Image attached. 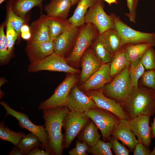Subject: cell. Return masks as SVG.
<instances>
[{
    "instance_id": "obj_1",
    "label": "cell",
    "mask_w": 155,
    "mask_h": 155,
    "mask_svg": "<svg viewBox=\"0 0 155 155\" xmlns=\"http://www.w3.org/2000/svg\"><path fill=\"white\" fill-rule=\"evenodd\" d=\"M42 118L49 142L45 151L52 155H61L63 147V134L62 132L64 118L69 111L65 106L45 109Z\"/></svg>"
},
{
    "instance_id": "obj_2",
    "label": "cell",
    "mask_w": 155,
    "mask_h": 155,
    "mask_svg": "<svg viewBox=\"0 0 155 155\" xmlns=\"http://www.w3.org/2000/svg\"><path fill=\"white\" fill-rule=\"evenodd\" d=\"M121 104L129 119L140 115H153L155 110V92L138 86V88Z\"/></svg>"
},
{
    "instance_id": "obj_3",
    "label": "cell",
    "mask_w": 155,
    "mask_h": 155,
    "mask_svg": "<svg viewBox=\"0 0 155 155\" xmlns=\"http://www.w3.org/2000/svg\"><path fill=\"white\" fill-rule=\"evenodd\" d=\"M130 64L101 89L105 96L120 104L125 101L136 90L133 89L131 84L129 74Z\"/></svg>"
},
{
    "instance_id": "obj_4",
    "label": "cell",
    "mask_w": 155,
    "mask_h": 155,
    "mask_svg": "<svg viewBox=\"0 0 155 155\" xmlns=\"http://www.w3.org/2000/svg\"><path fill=\"white\" fill-rule=\"evenodd\" d=\"M99 35L98 29L92 24L85 23L80 27L72 51L65 58L67 63L78 65L85 51Z\"/></svg>"
},
{
    "instance_id": "obj_5",
    "label": "cell",
    "mask_w": 155,
    "mask_h": 155,
    "mask_svg": "<svg viewBox=\"0 0 155 155\" xmlns=\"http://www.w3.org/2000/svg\"><path fill=\"white\" fill-rule=\"evenodd\" d=\"M114 28L120 35L124 45L144 43L155 47V33L143 32L133 29L112 13Z\"/></svg>"
},
{
    "instance_id": "obj_6",
    "label": "cell",
    "mask_w": 155,
    "mask_h": 155,
    "mask_svg": "<svg viewBox=\"0 0 155 155\" xmlns=\"http://www.w3.org/2000/svg\"><path fill=\"white\" fill-rule=\"evenodd\" d=\"M85 113L100 130L102 140L108 141L114 127L121 119L113 113L98 107L91 108Z\"/></svg>"
},
{
    "instance_id": "obj_7",
    "label": "cell",
    "mask_w": 155,
    "mask_h": 155,
    "mask_svg": "<svg viewBox=\"0 0 155 155\" xmlns=\"http://www.w3.org/2000/svg\"><path fill=\"white\" fill-rule=\"evenodd\" d=\"M90 119L85 113L69 110L64 119L63 127L64 148L67 149Z\"/></svg>"
},
{
    "instance_id": "obj_8",
    "label": "cell",
    "mask_w": 155,
    "mask_h": 155,
    "mask_svg": "<svg viewBox=\"0 0 155 155\" xmlns=\"http://www.w3.org/2000/svg\"><path fill=\"white\" fill-rule=\"evenodd\" d=\"M0 103L6 111L5 118L8 115L15 118L18 121L20 127L28 130L38 138L41 142L40 148L46 150L49 140L44 125H37L33 123L30 120L27 115L14 109L5 101L0 102Z\"/></svg>"
},
{
    "instance_id": "obj_9",
    "label": "cell",
    "mask_w": 155,
    "mask_h": 155,
    "mask_svg": "<svg viewBox=\"0 0 155 155\" xmlns=\"http://www.w3.org/2000/svg\"><path fill=\"white\" fill-rule=\"evenodd\" d=\"M77 81L74 74H71L65 78L49 98L40 104L38 109H45L65 106L70 92Z\"/></svg>"
},
{
    "instance_id": "obj_10",
    "label": "cell",
    "mask_w": 155,
    "mask_h": 155,
    "mask_svg": "<svg viewBox=\"0 0 155 155\" xmlns=\"http://www.w3.org/2000/svg\"><path fill=\"white\" fill-rule=\"evenodd\" d=\"M46 70L63 72L71 74L79 72V70L68 65L64 57L54 52L43 59L35 63H30L28 71L36 72Z\"/></svg>"
},
{
    "instance_id": "obj_11",
    "label": "cell",
    "mask_w": 155,
    "mask_h": 155,
    "mask_svg": "<svg viewBox=\"0 0 155 155\" xmlns=\"http://www.w3.org/2000/svg\"><path fill=\"white\" fill-rule=\"evenodd\" d=\"M104 6L102 0H97L89 8L85 17V23H90L94 25L100 34L114 26L112 13L107 15L104 10Z\"/></svg>"
},
{
    "instance_id": "obj_12",
    "label": "cell",
    "mask_w": 155,
    "mask_h": 155,
    "mask_svg": "<svg viewBox=\"0 0 155 155\" xmlns=\"http://www.w3.org/2000/svg\"><path fill=\"white\" fill-rule=\"evenodd\" d=\"M85 94L93 100L97 107L113 113L120 119H129L121 104L114 100L105 96L101 89L86 92Z\"/></svg>"
},
{
    "instance_id": "obj_13",
    "label": "cell",
    "mask_w": 155,
    "mask_h": 155,
    "mask_svg": "<svg viewBox=\"0 0 155 155\" xmlns=\"http://www.w3.org/2000/svg\"><path fill=\"white\" fill-rule=\"evenodd\" d=\"M69 110L85 113L97 107L93 100L83 93L76 85L71 89L65 105Z\"/></svg>"
},
{
    "instance_id": "obj_14",
    "label": "cell",
    "mask_w": 155,
    "mask_h": 155,
    "mask_svg": "<svg viewBox=\"0 0 155 155\" xmlns=\"http://www.w3.org/2000/svg\"><path fill=\"white\" fill-rule=\"evenodd\" d=\"M150 117L140 115L128 120L131 129L137 137L139 142L149 148L152 139L149 125Z\"/></svg>"
},
{
    "instance_id": "obj_15",
    "label": "cell",
    "mask_w": 155,
    "mask_h": 155,
    "mask_svg": "<svg viewBox=\"0 0 155 155\" xmlns=\"http://www.w3.org/2000/svg\"><path fill=\"white\" fill-rule=\"evenodd\" d=\"M111 62L103 63L100 68L80 87L82 92L102 89L112 80L110 71Z\"/></svg>"
},
{
    "instance_id": "obj_16",
    "label": "cell",
    "mask_w": 155,
    "mask_h": 155,
    "mask_svg": "<svg viewBox=\"0 0 155 155\" xmlns=\"http://www.w3.org/2000/svg\"><path fill=\"white\" fill-rule=\"evenodd\" d=\"M54 41L40 42L28 40L25 50L30 63L43 59L54 52Z\"/></svg>"
},
{
    "instance_id": "obj_17",
    "label": "cell",
    "mask_w": 155,
    "mask_h": 155,
    "mask_svg": "<svg viewBox=\"0 0 155 155\" xmlns=\"http://www.w3.org/2000/svg\"><path fill=\"white\" fill-rule=\"evenodd\" d=\"M79 27L72 24L57 36L54 41V52L64 57L73 46L79 30Z\"/></svg>"
},
{
    "instance_id": "obj_18",
    "label": "cell",
    "mask_w": 155,
    "mask_h": 155,
    "mask_svg": "<svg viewBox=\"0 0 155 155\" xmlns=\"http://www.w3.org/2000/svg\"><path fill=\"white\" fill-rule=\"evenodd\" d=\"M111 135L128 147L131 151H133L139 142L131 130L127 119H120L114 127Z\"/></svg>"
},
{
    "instance_id": "obj_19",
    "label": "cell",
    "mask_w": 155,
    "mask_h": 155,
    "mask_svg": "<svg viewBox=\"0 0 155 155\" xmlns=\"http://www.w3.org/2000/svg\"><path fill=\"white\" fill-rule=\"evenodd\" d=\"M82 57L80 79L84 83L100 68L103 63L96 57L93 49L89 47Z\"/></svg>"
},
{
    "instance_id": "obj_20",
    "label": "cell",
    "mask_w": 155,
    "mask_h": 155,
    "mask_svg": "<svg viewBox=\"0 0 155 155\" xmlns=\"http://www.w3.org/2000/svg\"><path fill=\"white\" fill-rule=\"evenodd\" d=\"M30 28L31 37L29 40L40 42L51 40L46 15H41L38 19L32 23Z\"/></svg>"
},
{
    "instance_id": "obj_21",
    "label": "cell",
    "mask_w": 155,
    "mask_h": 155,
    "mask_svg": "<svg viewBox=\"0 0 155 155\" xmlns=\"http://www.w3.org/2000/svg\"><path fill=\"white\" fill-rule=\"evenodd\" d=\"M71 6V0H51L44 10L48 17L67 18Z\"/></svg>"
},
{
    "instance_id": "obj_22",
    "label": "cell",
    "mask_w": 155,
    "mask_h": 155,
    "mask_svg": "<svg viewBox=\"0 0 155 155\" xmlns=\"http://www.w3.org/2000/svg\"><path fill=\"white\" fill-rule=\"evenodd\" d=\"M98 128L91 119L86 125L78 135L79 140L86 143L89 147L94 146L101 137Z\"/></svg>"
},
{
    "instance_id": "obj_23",
    "label": "cell",
    "mask_w": 155,
    "mask_h": 155,
    "mask_svg": "<svg viewBox=\"0 0 155 155\" xmlns=\"http://www.w3.org/2000/svg\"><path fill=\"white\" fill-rule=\"evenodd\" d=\"M100 35L107 49L113 56L121 49L124 45L120 35L114 28L108 29Z\"/></svg>"
},
{
    "instance_id": "obj_24",
    "label": "cell",
    "mask_w": 155,
    "mask_h": 155,
    "mask_svg": "<svg viewBox=\"0 0 155 155\" xmlns=\"http://www.w3.org/2000/svg\"><path fill=\"white\" fill-rule=\"evenodd\" d=\"M97 0H80L72 16L68 20L73 25L79 28L85 24V17L88 9L94 5Z\"/></svg>"
},
{
    "instance_id": "obj_25",
    "label": "cell",
    "mask_w": 155,
    "mask_h": 155,
    "mask_svg": "<svg viewBox=\"0 0 155 155\" xmlns=\"http://www.w3.org/2000/svg\"><path fill=\"white\" fill-rule=\"evenodd\" d=\"M48 20L50 39L53 40L72 24L67 18L48 16Z\"/></svg>"
},
{
    "instance_id": "obj_26",
    "label": "cell",
    "mask_w": 155,
    "mask_h": 155,
    "mask_svg": "<svg viewBox=\"0 0 155 155\" xmlns=\"http://www.w3.org/2000/svg\"><path fill=\"white\" fill-rule=\"evenodd\" d=\"M150 46L146 43L129 44L124 45L123 49L127 60L131 63L140 59Z\"/></svg>"
},
{
    "instance_id": "obj_27",
    "label": "cell",
    "mask_w": 155,
    "mask_h": 155,
    "mask_svg": "<svg viewBox=\"0 0 155 155\" xmlns=\"http://www.w3.org/2000/svg\"><path fill=\"white\" fill-rule=\"evenodd\" d=\"M44 0H14L12 9L15 13L24 18L32 8L36 6L40 7Z\"/></svg>"
},
{
    "instance_id": "obj_28",
    "label": "cell",
    "mask_w": 155,
    "mask_h": 155,
    "mask_svg": "<svg viewBox=\"0 0 155 155\" xmlns=\"http://www.w3.org/2000/svg\"><path fill=\"white\" fill-rule=\"evenodd\" d=\"M92 49L103 63L111 62L113 55L109 52L100 34L92 43Z\"/></svg>"
},
{
    "instance_id": "obj_29",
    "label": "cell",
    "mask_w": 155,
    "mask_h": 155,
    "mask_svg": "<svg viewBox=\"0 0 155 155\" xmlns=\"http://www.w3.org/2000/svg\"><path fill=\"white\" fill-rule=\"evenodd\" d=\"M130 63L126 58L123 48L116 53L111 62L110 71L112 78L119 73Z\"/></svg>"
},
{
    "instance_id": "obj_30",
    "label": "cell",
    "mask_w": 155,
    "mask_h": 155,
    "mask_svg": "<svg viewBox=\"0 0 155 155\" xmlns=\"http://www.w3.org/2000/svg\"><path fill=\"white\" fill-rule=\"evenodd\" d=\"M145 69L140 59L130 63L129 74L131 86L134 90L138 88L139 80L144 73Z\"/></svg>"
},
{
    "instance_id": "obj_31",
    "label": "cell",
    "mask_w": 155,
    "mask_h": 155,
    "mask_svg": "<svg viewBox=\"0 0 155 155\" xmlns=\"http://www.w3.org/2000/svg\"><path fill=\"white\" fill-rule=\"evenodd\" d=\"M41 142L38 138L34 134L30 133L25 135L21 139L17 146L25 154L34 149L40 147Z\"/></svg>"
},
{
    "instance_id": "obj_32",
    "label": "cell",
    "mask_w": 155,
    "mask_h": 155,
    "mask_svg": "<svg viewBox=\"0 0 155 155\" xmlns=\"http://www.w3.org/2000/svg\"><path fill=\"white\" fill-rule=\"evenodd\" d=\"M25 135L22 132H16L12 131L4 125V122L0 123V139L2 140L11 143L17 146Z\"/></svg>"
},
{
    "instance_id": "obj_33",
    "label": "cell",
    "mask_w": 155,
    "mask_h": 155,
    "mask_svg": "<svg viewBox=\"0 0 155 155\" xmlns=\"http://www.w3.org/2000/svg\"><path fill=\"white\" fill-rule=\"evenodd\" d=\"M14 0H9L6 5L7 13V22L18 33V36L21 35V29L24 24V18L17 15L12 9V5Z\"/></svg>"
},
{
    "instance_id": "obj_34",
    "label": "cell",
    "mask_w": 155,
    "mask_h": 155,
    "mask_svg": "<svg viewBox=\"0 0 155 155\" xmlns=\"http://www.w3.org/2000/svg\"><path fill=\"white\" fill-rule=\"evenodd\" d=\"M139 86L155 92V69L147 70L139 80Z\"/></svg>"
},
{
    "instance_id": "obj_35",
    "label": "cell",
    "mask_w": 155,
    "mask_h": 155,
    "mask_svg": "<svg viewBox=\"0 0 155 155\" xmlns=\"http://www.w3.org/2000/svg\"><path fill=\"white\" fill-rule=\"evenodd\" d=\"M111 147L110 141L104 142L100 139L94 146L88 148L87 152L93 155H113Z\"/></svg>"
},
{
    "instance_id": "obj_36",
    "label": "cell",
    "mask_w": 155,
    "mask_h": 155,
    "mask_svg": "<svg viewBox=\"0 0 155 155\" xmlns=\"http://www.w3.org/2000/svg\"><path fill=\"white\" fill-rule=\"evenodd\" d=\"M4 25L2 24L0 27V60L2 63L5 62L11 54L8 49V40L5 34Z\"/></svg>"
},
{
    "instance_id": "obj_37",
    "label": "cell",
    "mask_w": 155,
    "mask_h": 155,
    "mask_svg": "<svg viewBox=\"0 0 155 155\" xmlns=\"http://www.w3.org/2000/svg\"><path fill=\"white\" fill-rule=\"evenodd\" d=\"M145 69H155V50L153 46H150L140 59Z\"/></svg>"
},
{
    "instance_id": "obj_38",
    "label": "cell",
    "mask_w": 155,
    "mask_h": 155,
    "mask_svg": "<svg viewBox=\"0 0 155 155\" xmlns=\"http://www.w3.org/2000/svg\"><path fill=\"white\" fill-rule=\"evenodd\" d=\"M108 141L111 144V149L116 155H128L131 151L118 140L113 136H111Z\"/></svg>"
},
{
    "instance_id": "obj_39",
    "label": "cell",
    "mask_w": 155,
    "mask_h": 155,
    "mask_svg": "<svg viewBox=\"0 0 155 155\" xmlns=\"http://www.w3.org/2000/svg\"><path fill=\"white\" fill-rule=\"evenodd\" d=\"M89 147L86 142L76 140L75 147L69 150V154L70 155H87Z\"/></svg>"
},
{
    "instance_id": "obj_40",
    "label": "cell",
    "mask_w": 155,
    "mask_h": 155,
    "mask_svg": "<svg viewBox=\"0 0 155 155\" xmlns=\"http://www.w3.org/2000/svg\"><path fill=\"white\" fill-rule=\"evenodd\" d=\"M139 0H126L127 5L129 9L128 13H126L125 15L130 21L135 23L136 14V9Z\"/></svg>"
},
{
    "instance_id": "obj_41",
    "label": "cell",
    "mask_w": 155,
    "mask_h": 155,
    "mask_svg": "<svg viewBox=\"0 0 155 155\" xmlns=\"http://www.w3.org/2000/svg\"><path fill=\"white\" fill-rule=\"evenodd\" d=\"M151 152L149 148L139 142L136 144L133 151L134 155H150Z\"/></svg>"
},
{
    "instance_id": "obj_42",
    "label": "cell",
    "mask_w": 155,
    "mask_h": 155,
    "mask_svg": "<svg viewBox=\"0 0 155 155\" xmlns=\"http://www.w3.org/2000/svg\"><path fill=\"white\" fill-rule=\"evenodd\" d=\"M6 36L8 40L14 38L17 39L18 36L16 32L8 22L7 24Z\"/></svg>"
},
{
    "instance_id": "obj_43",
    "label": "cell",
    "mask_w": 155,
    "mask_h": 155,
    "mask_svg": "<svg viewBox=\"0 0 155 155\" xmlns=\"http://www.w3.org/2000/svg\"><path fill=\"white\" fill-rule=\"evenodd\" d=\"M28 155H49L50 154L48 152L42 149H40L39 147L36 148L27 154Z\"/></svg>"
},
{
    "instance_id": "obj_44",
    "label": "cell",
    "mask_w": 155,
    "mask_h": 155,
    "mask_svg": "<svg viewBox=\"0 0 155 155\" xmlns=\"http://www.w3.org/2000/svg\"><path fill=\"white\" fill-rule=\"evenodd\" d=\"M9 155H25L24 153L17 146L14 147L8 153Z\"/></svg>"
},
{
    "instance_id": "obj_45",
    "label": "cell",
    "mask_w": 155,
    "mask_h": 155,
    "mask_svg": "<svg viewBox=\"0 0 155 155\" xmlns=\"http://www.w3.org/2000/svg\"><path fill=\"white\" fill-rule=\"evenodd\" d=\"M16 39H17L14 38L8 40V49L10 54L13 50L15 42Z\"/></svg>"
},
{
    "instance_id": "obj_46",
    "label": "cell",
    "mask_w": 155,
    "mask_h": 155,
    "mask_svg": "<svg viewBox=\"0 0 155 155\" xmlns=\"http://www.w3.org/2000/svg\"><path fill=\"white\" fill-rule=\"evenodd\" d=\"M20 35L23 39L27 40H29L31 37L30 31L21 33Z\"/></svg>"
},
{
    "instance_id": "obj_47",
    "label": "cell",
    "mask_w": 155,
    "mask_h": 155,
    "mask_svg": "<svg viewBox=\"0 0 155 155\" xmlns=\"http://www.w3.org/2000/svg\"><path fill=\"white\" fill-rule=\"evenodd\" d=\"M155 117L154 120L151 124L150 129L152 137V139L155 138Z\"/></svg>"
},
{
    "instance_id": "obj_48",
    "label": "cell",
    "mask_w": 155,
    "mask_h": 155,
    "mask_svg": "<svg viewBox=\"0 0 155 155\" xmlns=\"http://www.w3.org/2000/svg\"><path fill=\"white\" fill-rule=\"evenodd\" d=\"M30 31V27L27 25L24 24L21 28V33Z\"/></svg>"
},
{
    "instance_id": "obj_49",
    "label": "cell",
    "mask_w": 155,
    "mask_h": 155,
    "mask_svg": "<svg viewBox=\"0 0 155 155\" xmlns=\"http://www.w3.org/2000/svg\"><path fill=\"white\" fill-rule=\"evenodd\" d=\"M105 1L110 5H111L112 4L115 3L117 4L118 1L117 0H102Z\"/></svg>"
},
{
    "instance_id": "obj_50",
    "label": "cell",
    "mask_w": 155,
    "mask_h": 155,
    "mask_svg": "<svg viewBox=\"0 0 155 155\" xmlns=\"http://www.w3.org/2000/svg\"><path fill=\"white\" fill-rule=\"evenodd\" d=\"M80 0H71L72 6H74L78 3Z\"/></svg>"
},
{
    "instance_id": "obj_51",
    "label": "cell",
    "mask_w": 155,
    "mask_h": 155,
    "mask_svg": "<svg viewBox=\"0 0 155 155\" xmlns=\"http://www.w3.org/2000/svg\"><path fill=\"white\" fill-rule=\"evenodd\" d=\"M150 155H155V146L153 150L151 151Z\"/></svg>"
},
{
    "instance_id": "obj_52",
    "label": "cell",
    "mask_w": 155,
    "mask_h": 155,
    "mask_svg": "<svg viewBox=\"0 0 155 155\" xmlns=\"http://www.w3.org/2000/svg\"><path fill=\"white\" fill-rule=\"evenodd\" d=\"M6 0H0V4H1L3 2Z\"/></svg>"
}]
</instances>
